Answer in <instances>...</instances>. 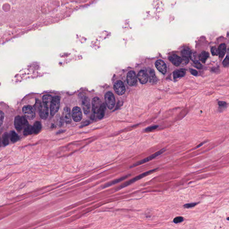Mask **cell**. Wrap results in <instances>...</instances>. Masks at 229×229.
<instances>
[{
    "label": "cell",
    "instance_id": "6da1fadb",
    "mask_svg": "<svg viewBox=\"0 0 229 229\" xmlns=\"http://www.w3.org/2000/svg\"><path fill=\"white\" fill-rule=\"evenodd\" d=\"M158 168L154 169H153V170H149L148 171H147V172H145L143 173L142 174H140V175L138 176H136L135 178L132 179V180H129L128 181L126 182H125V183H123L122 184L120 185L119 187H118L117 189H116V190H120L121 189L123 188H125V187L128 186V185L131 184L132 183H133L134 182L137 181L138 180H141V179H142V178H144L145 177L147 176H148L149 174H150L151 173L154 172V171H156V170H158Z\"/></svg>",
    "mask_w": 229,
    "mask_h": 229
},
{
    "label": "cell",
    "instance_id": "7a4b0ae2",
    "mask_svg": "<svg viewBox=\"0 0 229 229\" xmlns=\"http://www.w3.org/2000/svg\"><path fill=\"white\" fill-rule=\"evenodd\" d=\"M79 98L81 102L83 112L85 114L89 113L90 109V100L87 97L85 93H81L79 95Z\"/></svg>",
    "mask_w": 229,
    "mask_h": 229
},
{
    "label": "cell",
    "instance_id": "3957f363",
    "mask_svg": "<svg viewBox=\"0 0 229 229\" xmlns=\"http://www.w3.org/2000/svg\"><path fill=\"white\" fill-rule=\"evenodd\" d=\"M29 125L28 121L24 116L21 117L20 116H17L15 118V126L17 130L20 131L23 128H25L26 127Z\"/></svg>",
    "mask_w": 229,
    "mask_h": 229
},
{
    "label": "cell",
    "instance_id": "277c9868",
    "mask_svg": "<svg viewBox=\"0 0 229 229\" xmlns=\"http://www.w3.org/2000/svg\"><path fill=\"white\" fill-rule=\"evenodd\" d=\"M60 105V97L58 96L52 98L50 105V113L51 116H54L59 110Z\"/></svg>",
    "mask_w": 229,
    "mask_h": 229
},
{
    "label": "cell",
    "instance_id": "5b68a950",
    "mask_svg": "<svg viewBox=\"0 0 229 229\" xmlns=\"http://www.w3.org/2000/svg\"><path fill=\"white\" fill-rule=\"evenodd\" d=\"M165 149H161V150H159V151H158V152H156V153H155L154 154H152L151 156H149L148 157L145 158V159L142 160L140 161H138L137 163H134V164L133 165H132L131 167H130L132 168V167H137V166H139V165L143 164L144 163H146L147 162H148V161H151V160L153 159H154V158H156V157H157L158 156H159L160 155H161V154H163V153L165 152Z\"/></svg>",
    "mask_w": 229,
    "mask_h": 229
},
{
    "label": "cell",
    "instance_id": "8992f818",
    "mask_svg": "<svg viewBox=\"0 0 229 229\" xmlns=\"http://www.w3.org/2000/svg\"><path fill=\"white\" fill-rule=\"evenodd\" d=\"M105 100L106 105L109 109L113 108L116 103L115 96L111 92H107L105 95Z\"/></svg>",
    "mask_w": 229,
    "mask_h": 229
},
{
    "label": "cell",
    "instance_id": "52a82bcc",
    "mask_svg": "<svg viewBox=\"0 0 229 229\" xmlns=\"http://www.w3.org/2000/svg\"><path fill=\"white\" fill-rule=\"evenodd\" d=\"M22 111L24 115L28 119L33 120L35 116V113L32 106L29 105L25 106L22 108Z\"/></svg>",
    "mask_w": 229,
    "mask_h": 229
},
{
    "label": "cell",
    "instance_id": "ba28073f",
    "mask_svg": "<svg viewBox=\"0 0 229 229\" xmlns=\"http://www.w3.org/2000/svg\"><path fill=\"white\" fill-rule=\"evenodd\" d=\"M114 89L118 95H122L125 92V87L124 83L121 81H116L114 85Z\"/></svg>",
    "mask_w": 229,
    "mask_h": 229
},
{
    "label": "cell",
    "instance_id": "9c48e42d",
    "mask_svg": "<svg viewBox=\"0 0 229 229\" xmlns=\"http://www.w3.org/2000/svg\"><path fill=\"white\" fill-rule=\"evenodd\" d=\"M72 116L73 117V120L78 122L81 121L83 118V114L80 107L78 106H75L73 107L72 112Z\"/></svg>",
    "mask_w": 229,
    "mask_h": 229
},
{
    "label": "cell",
    "instance_id": "30bf717a",
    "mask_svg": "<svg viewBox=\"0 0 229 229\" xmlns=\"http://www.w3.org/2000/svg\"><path fill=\"white\" fill-rule=\"evenodd\" d=\"M127 82L130 86H134L137 82L136 73L133 71L128 72L127 75Z\"/></svg>",
    "mask_w": 229,
    "mask_h": 229
},
{
    "label": "cell",
    "instance_id": "8fae6325",
    "mask_svg": "<svg viewBox=\"0 0 229 229\" xmlns=\"http://www.w3.org/2000/svg\"><path fill=\"white\" fill-rule=\"evenodd\" d=\"M102 103L99 98L95 97L92 101V111L93 114L97 113L98 111L101 106Z\"/></svg>",
    "mask_w": 229,
    "mask_h": 229
},
{
    "label": "cell",
    "instance_id": "7c38bea8",
    "mask_svg": "<svg viewBox=\"0 0 229 229\" xmlns=\"http://www.w3.org/2000/svg\"><path fill=\"white\" fill-rule=\"evenodd\" d=\"M48 109L49 106L44 104V103L42 104L41 108L39 110V116L42 119H45L48 118L49 112Z\"/></svg>",
    "mask_w": 229,
    "mask_h": 229
},
{
    "label": "cell",
    "instance_id": "4fadbf2b",
    "mask_svg": "<svg viewBox=\"0 0 229 229\" xmlns=\"http://www.w3.org/2000/svg\"><path fill=\"white\" fill-rule=\"evenodd\" d=\"M155 64L157 70L163 74H165L167 73V65L163 61L160 60H158L156 61Z\"/></svg>",
    "mask_w": 229,
    "mask_h": 229
},
{
    "label": "cell",
    "instance_id": "5bb4252c",
    "mask_svg": "<svg viewBox=\"0 0 229 229\" xmlns=\"http://www.w3.org/2000/svg\"><path fill=\"white\" fill-rule=\"evenodd\" d=\"M63 119L67 124L71 123V113L70 109L69 107L64 108L63 113Z\"/></svg>",
    "mask_w": 229,
    "mask_h": 229
},
{
    "label": "cell",
    "instance_id": "9a60e30c",
    "mask_svg": "<svg viewBox=\"0 0 229 229\" xmlns=\"http://www.w3.org/2000/svg\"><path fill=\"white\" fill-rule=\"evenodd\" d=\"M138 78L141 83L143 84L146 83L148 80V74L146 72L143 70H141L138 73Z\"/></svg>",
    "mask_w": 229,
    "mask_h": 229
},
{
    "label": "cell",
    "instance_id": "2e32d148",
    "mask_svg": "<svg viewBox=\"0 0 229 229\" xmlns=\"http://www.w3.org/2000/svg\"><path fill=\"white\" fill-rule=\"evenodd\" d=\"M169 60L173 64L176 66H178L182 63L181 57L177 55H173L169 57Z\"/></svg>",
    "mask_w": 229,
    "mask_h": 229
},
{
    "label": "cell",
    "instance_id": "e0dca14e",
    "mask_svg": "<svg viewBox=\"0 0 229 229\" xmlns=\"http://www.w3.org/2000/svg\"><path fill=\"white\" fill-rule=\"evenodd\" d=\"M130 176V174L127 175L126 176H123L122 177H121V178H119V179H116V180H114L110 182L109 183H108L105 184L103 186V187L104 188H106V187H110V186H111L112 185H114V184H116V183H119V182H120L123 181L124 180H125L127 178H128V177Z\"/></svg>",
    "mask_w": 229,
    "mask_h": 229
},
{
    "label": "cell",
    "instance_id": "ac0fdd59",
    "mask_svg": "<svg viewBox=\"0 0 229 229\" xmlns=\"http://www.w3.org/2000/svg\"><path fill=\"white\" fill-rule=\"evenodd\" d=\"M105 111H106V105H105L104 103H102L97 113L98 117L99 119H102L104 116Z\"/></svg>",
    "mask_w": 229,
    "mask_h": 229
},
{
    "label": "cell",
    "instance_id": "d6986e66",
    "mask_svg": "<svg viewBox=\"0 0 229 229\" xmlns=\"http://www.w3.org/2000/svg\"><path fill=\"white\" fill-rule=\"evenodd\" d=\"M52 98H53L50 95H44L43 97V103L48 106H49L51 103Z\"/></svg>",
    "mask_w": 229,
    "mask_h": 229
},
{
    "label": "cell",
    "instance_id": "ffe728a7",
    "mask_svg": "<svg viewBox=\"0 0 229 229\" xmlns=\"http://www.w3.org/2000/svg\"><path fill=\"white\" fill-rule=\"evenodd\" d=\"M226 45L225 44H220L218 47V54L220 58H222L224 56L226 52Z\"/></svg>",
    "mask_w": 229,
    "mask_h": 229
},
{
    "label": "cell",
    "instance_id": "44dd1931",
    "mask_svg": "<svg viewBox=\"0 0 229 229\" xmlns=\"http://www.w3.org/2000/svg\"><path fill=\"white\" fill-rule=\"evenodd\" d=\"M186 73V70L183 69L177 70L174 72V78H178L183 77Z\"/></svg>",
    "mask_w": 229,
    "mask_h": 229
},
{
    "label": "cell",
    "instance_id": "7402d4cb",
    "mask_svg": "<svg viewBox=\"0 0 229 229\" xmlns=\"http://www.w3.org/2000/svg\"><path fill=\"white\" fill-rule=\"evenodd\" d=\"M33 128L34 129V133L35 134H38L41 130L42 128L41 124L39 121H36L34 124Z\"/></svg>",
    "mask_w": 229,
    "mask_h": 229
},
{
    "label": "cell",
    "instance_id": "603a6c76",
    "mask_svg": "<svg viewBox=\"0 0 229 229\" xmlns=\"http://www.w3.org/2000/svg\"><path fill=\"white\" fill-rule=\"evenodd\" d=\"M209 57V54L206 51H203L201 52L199 56V59L202 63H205Z\"/></svg>",
    "mask_w": 229,
    "mask_h": 229
},
{
    "label": "cell",
    "instance_id": "cb8c5ba5",
    "mask_svg": "<svg viewBox=\"0 0 229 229\" xmlns=\"http://www.w3.org/2000/svg\"><path fill=\"white\" fill-rule=\"evenodd\" d=\"M148 78H149L150 82L155 83L157 81L156 76L155 75L154 71L153 70H150L149 72V75H148Z\"/></svg>",
    "mask_w": 229,
    "mask_h": 229
},
{
    "label": "cell",
    "instance_id": "d4e9b609",
    "mask_svg": "<svg viewBox=\"0 0 229 229\" xmlns=\"http://www.w3.org/2000/svg\"><path fill=\"white\" fill-rule=\"evenodd\" d=\"M23 133H24V135H26V136L33 134L34 133L33 127L31 126V125H29L28 126L26 127V128H24Z\"/></svg>",
    "mask_w": 229,
    "mask_h": 229
},
{
    "label": "cell",
    "instance_id": "484cf974",
    "mask_svg": "<svg viewBox=\"0 0 229 229\" xmlns=\"http://www.w3.org/2000/svg\"><path fill=\"white\" fill-rule=\"evenodd\" d=\"M10 138L13 142H15L19 140V137L15 132L12 131L10 132Z\"/></svg>",
    "mask_w": 229,
    "mask_h": 229
},
{
    "label": "cell",
    "instance_id": "4316f807",
    "mask_svg": "<svg viewBox=\"0 0 229 229\" xmlns=\"http://www.w3.org/2000/svg\"><path fill=\"white\" fill-rule=\"evenodd\" d=\"M190 58L194 63L199 62V56L196 52H191Z\"/></svg>",
    "mask_w": 229,
    "mask_h": 229
},
{
    "label": "cell",
    "instance_id": "83f0119b",
    "mask_svg": "<svg viewBox=\"0 0 229 229\" xmlns=\"http://www.w3.org/2000/svg\"><path fill=\"white\" fill-rule=\"evenodd\" d=\"M191 53V51L190 49L188 48L184 49L182 51V54L183 57L187 58L188 59H189L190 57Z\"/></svg>",
    "mask_w": 229,
    "mask_h": 229
},
{
    "label": "cell",
    "instance_id": "f1b7e54d",
    "mask_svg": "<svg viewBox=\"0 0 229 229\" xmlns=\"http://www.w3.org/2000/svg\"><path fill=\"white\" fill-rule=\"evenodd\" d=\"M9 134L7 132H5L3 135L2 138V143H3L4 145H8V144L9 143Z\"/></svg>",
    "mask_w": 229,
    "mask_h": 229
},
{
    "label": "cell",
    "instance_id": "f546056e",
    "mask_svg": "<svg viewBox=\"0 0 229 229\" xmlns=\"http://www.w3.org/2000/svg\"><path fill=\"white\" fill-rule=\"evenodd\" d=\"M183 218H182V217H177L174 218V219L173 220V222L174 223L177 224L183 222Z\"/></svg>",
    "mask_w": 229,
    "mask_h": 229
},
{
    "label": "cell",
    "instance_id": "4dcf8cb0",
    "mask_svg": "<svg viewBox=\"0 0 229 229\" xmlns=\"http://www.w3.org/2000/svg\"><path fill=\"white\" fill-rule=\"evenodd\" d=\"M211 52L213 56H218V49L215 47H213L211 48Z\"/></svg>",
    "mask_w": 229,
    "mask_h": 229
},
{
    "label": "cell",
    "instance_id": "1f68e13d",
    "mask_svg": "<svg viewBox=\"0 0 229 229\" xmlns=\"http://www.w3.org/2000/svg\"><path fill=\"white\" fill-rule=\"evenodd\" d=\"M158 125H153L152 126L149 127L148 128H146L145 129V132H150L152 131L153 130H155L157 128H158Z\"/></svg>",
    "mask_w": 229,
    "mask_h": 229
},
{
    "label": "cell",
    "instance_id": "d6a6232c",
    "mask_svg": "<svg viewBox=\"0 0 229 229\" xmlns=\"http://www.w3.org/2000/svg\"><path fill=\"white\" fill-rule=\"evenodd\" d=\"M4 119V113L3 112L0 111V126L3 124Z\"/></svg>",
    "mask_w": 229,
    "mask_h": 229
},
{
    "label": "cell",
    "instance_id": "836d02e7",
    "mask_svg": "<svg viewBox=\"0 0 229 229\" xmlns=\"http://www.w3.org/2000/svg\"><path fill=\"white\" fill-rule=\"evenodd\" d=\"M197 204V203H192L187 204L184 205V207L185 208H190L194 207Z\"/></svg>",
    "mask_w": 229,
    "mask_h": 229
},
{
    "label": "cell",
    "instance_id": "e575fe53",
    "mask_svg": "<svg viewBox=\"0 0 229 229\" xmlns=\"http://www.w3.org/2000/svg\"><path fill=\"white\" fill-rule=\"evenodd\" d=\"M223 64L225 67H227L228 66V65H229V57H228V56L225 58V59L224 60L223 62Z\"/></svg>",
    "mask_w": 229,
    "mask_h": 229
},
{
    "label": "cell",
    "instance_id": "d590c367",
    "mask_svg": "<svg viewBox=\"0 0 229 229\" xmlns=\"http://www.w3.org/2000/svg\"><path fill=\"white\" fill-rule=\"evenodd\" d=\"M218 104L219 105V106L220 107H225V106H226V105H227L226 103H225V102H223V101L219 102Z\"/></svg>",
    "mask_w": 229,
    "mask_h": 229
},
{
    "label": "cell",
    "instance_id": "8d00e7d4",
    "mask_svg": "<svg viewBox=\"0 0 229 229\" xmlns=\"http://www.w3.org/2000/svg\"><path fill=\"white\" fill-rule=\"evenodd\" d=\"M189 70H190L191 73H192L193 75H194V76H196L197 74V72L196 71V70L190 69Z\"/></svg>",
    "mask_w": 229,
    "mask_h": 229
},
{
    "label": "cell",
    "instance_id": "74e56055",
    "mask_svg": "<svg viewBox=\"0 0 229 229\" xmlns=\"http://www.w3.org/2000/svg\"><path fill=\"white\" fill-rule=\"evenodd\" d=\"M194 66L196 67L197 68H198V69H202V66L201 64L199 62L196 63H194Z\"/></svg>",
    "mask_w": 229,
    "mask_h": 229
},
{
    "label": "cell",
    "instance_id": "f35d334b",
    "mask_svg": "<svg viewBox=\"0 0 229 229\" xmlns=\"http://www.w3.org/2000/svg\"><path fill=\"white\" fill-rule=\"evenodd\" d=\"M90 122L89 121H86L84 122L82 124V125H81V128H82V127H83L86 126H87V125H89L90 124Z\"/></svg>",
    "mask_w": 229,
    "mask_h": 229
},
{
    "label": "cell",
    "instance_id": "ab89813d",
    "mask_svg": "<svg viewBox=\"0 0 229 229\" xmlns=\"http://www.w3.org/2000/svg\"><path fill=\"white\" fill-rule=\"evenodd\" d=\"M205 142H202L201 144H199V145H198L196 147V148H199V147L201 146H202V145H204V144H205Z\"/></svg>",
    "mask_w": 229,
    "mask_h": 229
},
{
    "label": "cell",
    "instance_id": "60d3db41",
    "mask_svg": "<svg viewBox=\"0 0 229 229\" xmlns=\"http://www.w3.org/2000/svg\"><path fill=\"white\" fill-rule=\"evenodd\" d=\"M64 132V130H60L59 132H57V134H58V133H59V134H60V133L61 132V133H63V132Z\"/></svg>",
    "mask_w": 229,
    "mask_h": 229
},
{
    "label": "cell",
    "instance_id": "b9f144b4",
    "mask_svg": "<svg viewBox=\"0 0 229 229\" xmlns=\"http://www.w3.org/2000/svg\"><path fill=\"white\" fill-rule=\"evenodd\" d=\"M0 142H1V140H0Z\"/></svg>",
    "mask_w": 229,
    "mask_h": 229
}]
</instances>
